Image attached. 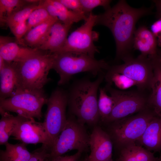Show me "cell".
Here are the masks:
<instances>
[{
    "label": "cell",
    "instance_id": "obj_7",
    "mask_svg": "<svg viewBox=\"0 0 161 161\" xmlns=\"http://www.w3.org/2000/svg\"><path fill=\"white\" fill-rule=\"evenodd\" d=\"M156 115L148 108L135 115L112 122L110 136L116 144L121 148L135 143L142 137L149 123Z\"/></svg>",
    "mask_w": 161,
    "mask_h": 161
},
{
    "label": "cell",
    "instance_id": "obj_17",
    "mask_svg": "<svg viewBox=\"0 0 161 161\" xmlns=\"http://www.w3.org/2000/svg\"><path fill=\"white\" fill-rule=\"evenodd\" d=\"M137 141L150 151H161V117L154 118Z\"/></svg>",
    "mask_w": 161,
    "mask_h": 161
},
{
    "label": "cell",
    "instance_id": "obj_30",
    "mask_svg": "<svg viewBox=\"0 0 161 161\" xmlns=\"http://www.w3.org/2000/svg\"><path fill=\"white\" fill-rule=\"evenodd\" d=\"M83 11L88 16L95 8L103 7L106 10L111 7L110 0H80Z\"/></svg>",
    "mask_w": 161,
    "mask_h": 161
},
{
    "label": "cell",
    "instance_id": "obj_42",
    "mask_svg": "<svg viewBox=\"0 0 161 161\" xmlns=\"http://www.w3.org/2000/svg\"><path fill=\"white\" fill-rule=\"evenodd\" d=\"M44 160H43V161H44Z\"/></svg>",
    "mask_w": 161,
    "mask_h": 161
},
{
    "label": "cell",
    "instance_id": "obj_38",
    "mask_svg": "<svg viewBox=\"0 0 161 161\" xmlns=\"http://www.w3.org/2000/svg\"><path fill=\"white\" fill-rule=\"evenodd\" d=\"M154 58L155 59L161 66V55L157 54V55Z\"/></svg>",
    "mask_w": 161,
    "mask_h": 161
},
{
    "label": "cell",
    "instance_id": "obj_4",
    "mask_svg": "<svg viewBox=\"0 0 161 161\" xmlns=\"http://www.w3.org/2000/svg\"><path fill=\"white\" fill-rule=\"evenodd\" d=\"M53 59V53L46 51L21 61L11 63L16 75V89H42L51 80L48 75L52 69Z\"/></svg>",
    "mask_w": 161,
    "mask_h": 161
},
{
    "label": "cell",
    "instance_id": "obj_34",
    "mask_svg": "<svg viewBox=\"0 0 161 161\" xmlns=\"http://www.w3.org/2000/svg\"><path fill=\"white\" fill-rule=\"evenodd\" d=\"M82 153L78 151L71 155H63L54 158H50L47 157L44 161H78Z\"/></svg>",
    "mask_w": 161,
    "mask_h": 161
},
{
    "label": "cell",
    "instance_id": "obj_19",
    "mask_svg": "<svg viewBox=\"0 0 161 161\" xmlns=\"http://www.w3.org/2000/svg\"><path fill=\"white\" fill-rule=\"evenodd\" d=\"M151 59L154 75L151 86V92L148 97V105L157 115L161 117V66L155 58Z\"/></svg>",
    "mask_w": 161,
    "mask_h": 161
},
{
    "label": "cell",
    "instance_id": "obj_18",
    "mask_svg": "<svg viewBox=\"0 0 161 161\" xmlns=\"http://www.w3.org/2000/svg\"><path fill=\"white\" fill-rule=\"evenodd\" d=\"M58 20L57 18L52 17L32 28L26 33L20 44L33 48L38 49L44 41L51 26Z\"/></svg>",
    "mask_w": 161,
    "mask_h": 161
},
{
    "label": "cell",
    "instance_id": "obj_5",
    "mask_svg": "<svg viewBox=\"0 0 161 161\" xmlns=\"http://www.w3.org/2000/svg\"><path fill=\"white\" fill-rule=\"evenodd\" d=\"M48 98L43 89H16L10 97L0 100V110L12 112L27 118L42 117V109Z\"/></svg>",
    "mask_w": 161,
    "mask_h": 161
},
{
    "label": "cell",
    "instance_id": "obj_31",
    "mask_svg": "<svg viewBox=\"0 0 161 161\" xmlns=\"http://www.w3.org/2000/svg\"><path fill=\"white\" fill-rule=\"evenodd\" d=\"M68 9L78 14L88 16L83 11L80 0H58Z\"/></svg>",
    "mask_w": 161,
    "mask_h": 161
},
{
    "label": "cell",
    "instance_id": "obj_23",
    "mask_svg": "<svg viewBox=\"0 0 161 161\" xmlns=\"http://www.w3.org/2000/svg\"><path fill=\"white\" fill-rule=\"evenodd\" d=\"M26 144L23 143L14 144L7 143L5 145V150H0V161H28L32 153L27 149Z\"/></svg>",
    "mask_w": 161,
    "mask_h": 161
},
{
    "label": "cell",
    "instance_id": "obj_33",
    "mask_svg": "<svg viewBox=\"0 0 161 161\" xmlns=\"http://www.w3.org/2000/svg\"><path fill=\"white\" fill-rule=\"evenodd\" d=\"M10 29L15 36L18 43L20 44L22 39L27 31L26 21L18 24Z\"/></svg>",
    "mask_w": 161,
    "mask_h": 161
},
{
    "label": "cell",
    "instance_id": "obj_12",
    "mask_svg": "<svg viewBox=\"0 0 161 161\" xmlns=\"http://www.w3.org/2000/svg\"><path fill=\"white\" fill-rule=\"evenodd\" d=\"M14 139L26 144L39 143L47 145L50 148L52 143L43 122L34 118H28L21 123L12 135Z\"/></svg>",
    "mask_w": 161,
    "mask_h": 161
},
{
    "label": "cell",
    "instance_id": "obj_8",
    "mask_svg": "<svg viewBox=\"0 0 161 161\" xmlns=\"http://www.w3.org/2000/svg\"><path fill=\"white\" fill-rule=\"evenodd\" d=\"M122 61L123 64L110 66L106 72L126 75L136 83L140 91L151 90L154 75L152 59L140 54L136 58L128 56Z\"/></svg>",
    "mask_w": 161,
    "mask_h": 161
},
{
    "label": "cell",
    "instance_id": "obj_3",
    "mask_svg": "<svg viewBox=\"0 0 161 161\" xmlns=\"http://www.w3.org/2000/svg\"><path fill=\"white\" fill-rule=\"evenodd\" d=\"M53 54L52 69L59 75V86L67 83L75 74L88 72L95 77L110 66L104 59L97 60L86 54L67 52Z\"/></svg>",
    "mask_w": 161,
    "mask_h": 161
},
{
    "label": "cell",
    "instance_id": "obj_25",
    "mask_svg": "<svg viewBox=\"0 0 161 161\" xmlns=\"http://www.w3.org/2000/svg\"><path fill=\"white\" fill-rule=\"evenodd\" d=\"M98 108L100 120L105 122L114 107L115 103L113 97L107 93L105 88H99Z\"/></svg>",
    "mask_w": 161,
    "mask_h": 161
},
{
    "label": "cell",
    "instance_id": "obj_9",
    "mask_svg": "<svg viewBox=\"0 0 161 161\" xmlns=\"http://www.w3.org/2000/svg\"><path fill=\"white\" fill-rule=\"evenodd\" d=\"M114 101L112 111L105 121L112 123L148 108V99L141 92L123 91L106 84L104 87Z\"/></svg>",
    "mask_w": 161,
    "mask_h": 161
},
{
    "label": "cell",
    "instance_id": "obj_41",
    "mask_svg": "<svg viewBox=\"0 0 161 161\" xmlns=\"http://www.w3.org/2000/svg\"><path fill=\"white\" fill-rule=\"evenodd\" d=\"M84 161H89L86 158L85 159V160ZM112 161V160H110V161Z\"/></svg>",
    "mask_w": 161,
    "mask_h": 161
},
{
    "label": "cell",
    "instance_id": "obj_26",
    "mask_svg": "<svg viewBox=\"0 0 161 161\" xmlns=\"http://www.w3.org/2000/svg\"><path fill=\"white\" fill-rule=\"evenodd\" d=\"M39 4V2L28 3L13 13L6 21L10 28L18 24L26 21L30 13L38 7Z\"/></svg>",
    "mask_w": 161,
    "mask_h": 161
},
{
    "label": "cell",
    "instance_id": "obj_22",
    "mask_svg": "<svg viewBox=\"0 0 161 161\" xmlns=\"http://www.w3.org/2000/svg\"><path fill=\"white\" fill-rule=\"evenodd\" d=\"M0 144L5 145L18 126L27 118L17 115L14 116L9 112L0 110Z\"/></svg>",
    "mask_w": 161,
    "mask_h": 161
},
{
    "label": "cell",
    "instance_id": "obj_6",
    "mask_svg": "<svg viewBox=\"0 0 161 161\" xmlns=\"http://www.w3.org/2000/svg\"><path fill=\"white\" fill-rule=\"evenodd\" d=\"M89 135L84 125L69 115L64 128L49 148L48 157H56L73 150L83 152L89 147Z\"/></svg>",
    "mask_w": 161,
    "mask_h": 161
},
{
    "label": "cell",
    "instance_id": "obj_29",
    "mask_svg": "<svg viewBox=\"0 0 161 161\" xmlns=\"http://www.w3.org/2000/svg\"><path fill=\"white\" fill-rule=\"evenodd\" d=\"M51 17H52L49 15L39 2L38 7L31 12L26 21L27 27V32Z\"/></svg>",
    "mask_w": 161,
    "mask_h": 161
},
{
    "label": "cell",
    "instance_id": "obj_21",
    "mask_svg": "<svg viewBox=\"0 0 161 161\" xmlns=\"http://www.w3.org/2000/svg\"><path fill=\"white\" fill-rule=\"evenodd\" d=\"M154 154L135 143L122 148L117 161H157Z\"/></svg>",
    "mask_w": 161,
    "mask_h": 161
},
{
    "label": "cell",
    "instance_id": "obj_16",
    "mask_svg": "<svg viewBox=\"0 0 161 161\" xmlns=\"http://www.w3.org/2000/svg\"><path fill=\"white\" fill-rule=\"evenodd\" d=\"M157 40L151 30L145 26L140 27L134 35L133 48L139 51L141 54L150 58L157 55Z\"/></svg>",
    "mask_w": 161,
    "mask_h": 161
},
{
    "label": "cell",
    "instance_id": "obj_14",
    "mask_svg": "<svg viewBox=\"0 0 161 161\" xmlns=\"http://www.w3.org/2000/svg\"><path fill=\"white\" fill-rule=\"evenodd\" d=\"M45 52L38 48L21 46L11 38L0 36V56L7 62L21 61Z\"/></svg>",
    "mask_w": 161,
    "mask_h": 161
},
{
    "label": "cell",
    "instance_id": "obj_32",
    "mask_svg": "<svg viewBox=\"0 0 161 161\" xmlns=\"http://www.w3.org/2000/svg\"><path fill=\"white\" fill-rule=\"evenodd\" d=\"M49 148L47 145L42 144L40 148L34 151L28 161H42L49 156Z\"/></svg>",
    "mask_w": 161,
    "mask_h": 161
},
{
    "label": "cell",
    "instance_id": "obj_39",
    "mask_svg": "<svg viewBox=\"0 0 161 161\" xmlns=\"http://www.w3.org/2000/svg\"><path fill=\"white\" fill-rule=\"evenodd\" d=\"M157 54L161 55V49H158L157 50Z\"/></svg>",
    "mask_w": 161,
    "mask_h": 161
},
{
    "label": "cell",
    "instance_id": "obj_11",
    "mask_svg": "<svg viewBox=\"0 0 161 161\" xmlns=\"http://www.w3.org/2000/svg\"><path fill=\"white\" fill-rule=\"evenodd\" d=\"M47 104V109L43 123L52 145L67 121V91L61 88H56L48 98Z\"/></svg>",
    "mask_w": 161,
    "mask_h": 161
},
{
    "label": "cell",
    "instance_id": "obj_10",
    "mask_svg": "<svg viewBox=\"0 0 161 161\" xmlns=\"http://www.w3.org/2000/svg\"><path fill=\"white\" fill-rule=\"evenodd\" d=\"M97 16L90 13L84 23L69 35L63 47L56 53L83 54L95 58V54L99 52L94 44L97 39V33L93 30L96 25Z\"/></svg>",
    "mask_w": 161,
    "mask_h": 161
},
{
    "label": "cell",
    "instance_id": "obj_15",
    "mask_svg": "<svg viewBox=\"0 0 161 161\" xmlns=\"http://www.w3.org/2000/svg\"><path fill=\"white\" fill-rule=\"evenodd\" d=\"M71 26L59 20L56 21L51 26L44 41L38 49L51 53L59 52L66 42Z\"/></svg>",
    "mask_w": 161,
    "mask_h": 161
},
{
    "label": "cell",
    "instance_id": "obj_24",
    "mask_svg": "<svg viewBox=\"0 0 161 161\" xmlns=\"http://www.w3.org/2000/svg\"><path fill=\"white\" fill-rule=\"evenodd\" d=\"M57 10V17L59 21L67 25L72 26L75 23L85 21L88 16L80 15L68 9L58 0H51Z\"/></svg>",
    "mask_w": 161,
    "mask_h": 161
},
{
    "label": "cell",
    "instance_id": "obj_35",
    "mask_svg": "<svg viewBox=\"0 0 161 161\" xmlns=\"http://www.w3.org/2000/svg\"><path fill=\"white\" fill-rule=\"evenodd\" d=\"M151 31L156 37L157 45L161 46V19H159L151 25Z\"/></svg>",
    "mask_w": 161,
    "mask_h": 161
},
{
    "label": "cell",
    "instance_id": "obj_20",
    "mask_svg": "<svg viewBox=\"0 0 161 161\" xmlns=\"http://www.w3.org/2000/svg\"><path fill=\"white\" fill-rule=\"evenodd\" d=\"M0 100L8 98L13 94L17 87L16 72L12 63L5 62L0 70Z\"/></svg>",
    "mask_w": 161,
    "mask_h": 161
},
{
    "label": "cell",
    "instance_id": "obj_1",
    "mask_svg": "<svg viewBox=\"0 0 161 161\" xmlns=\"http://www.w3.org/2000/svg\"><path fill=\"white\" fill-rule=\"evenodd\" d=\"M151 8H136L123 0H120L112 7L97 15L96 25L105 26L111 31L116 45L115 60H122L132 55L133 40L137 21L151 13Z\"/></svg>",
    "mask_w": 161,
    "mask_h": 161
},
{
    "label": "cell",
    "instance_id": "obj_27",
    "mask_svg": "<svg viewBox=\"0 0 161 161\" xmlns=\"http://www.w3.org/2000/svg\"><path fill=\"white\" fill-rule=\"evenodd\" d=\"M107 84L111 86L114 84L120 90L128 89L134 86L136 83L126 75L118 73H111L106 72L104 75V78Z\"/></svg>",
    "mask_w": 161,
    "mask_h": 161
},
{
    "label": "cell",
    "instance_id": "obj_40",
    "mask_svg": "<svg viewBox=\"0 0 161 161\" xmlns=\"http://www.w3.org/2000/svg\"><path fill=\"white\" fill-rule=\"evenodd\" d=\"M157 161H161V154L159 158H158Z\"/></svg>",
    "mask_w": 161,
    "mask_h": 161
},
{
    "label": "cell",
    "instance_id": "obj_13",
    "mask_svg": "<svg viewBox=\"0 0 161 161\" xmlns=\"http://www.w3.org/2000/svg\"><path fill=\"white\" fill-rule=\"evenodd\" d=\"M90 153L86 159L89 161L112 160L113 145L109 135L99 126H94L89 135Z\"/></svg>",
    "mask_w": 161,
    "mask_h": 161
},
{
    "label": "cell",
    "instance_id": "obj_2",
    "mask_svg": "<svg viewBox=\"0 0 161 161\" xmlns=\"http://www.w3.org/2000/svg\"><path fill=\"white\" fill-rule=\"evenodd\" d=\"M104 75L100 73L93 81L87 78L76 80L67 91L69 114L84 125L95 126L100 120L97 95Z\"/></svg>",
    "mask_w": 161,
    "mask_h": 161
},
{
    "label": "cell",
    "instance_id": "obj_36",
    "mask_svg": "<svg viewBox=\"0 0 161 161\" xmlns=\"http://www.w3.org/2000/svg\"><path fill=\"white\" fill-rule=\"evenodd\" d=\"M156 9V16L159 19H161V0H153Z\"/></svg>",
    "mask_w": 161,
    "mask_h": 161
},
{
    "label": "cell",
    "instance_id": "obj_37",
    "mask_svg": "<svg viewBox=\"0 0 161 161\" xmlns=\"http://www.w3.org/2000/svg\"><path fill=\"white\" fill-rule=\"evenodd\" d=\"M5 61L0 56V70H1L4 66Z\"/></svg>",
    "mask_w": 161,
    "mask_h": 161
},
{
    "label": "cell",
    "instance_id": "obj_28",
    "mask_svg": "<svg viewBox=\"0 0 161 161\" xmlns=\"http://www.w3.org/2000/svg\"><path fill=\"white\" fill-rule=\"evenodd\" d=\"M28 3L25 0H0L1 23H6L7 18L13 13Z\"/></svg>",
    "mask_w": 161,
    "mask_h": 161
}]
</instances>
